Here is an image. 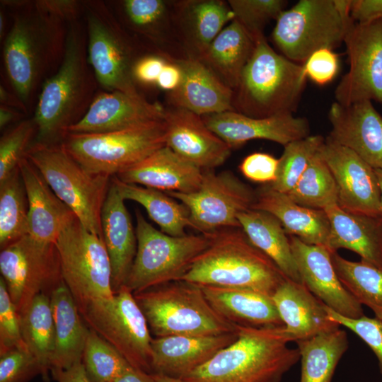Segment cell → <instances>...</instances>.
I'll return each instance as SVG.
<instances>
[{
  "label": "cell",
  "mask_w": 382,
  "mask_h": 382,
  "mask_svg": "<svg viewBox=\"0 0 382 382\" xmlns=\"http://www.w3.org/2000/svg\"><path fill=\"white\" fill-rule=\"evenodd\" d=\"M125 201L111 179L100 221L102 238L111 265L114 292L125 285L137 249L136 228Z\"/></svg>",
  "instance_id": "27"
},
{
  "label": "cell",
  "mask_w": 382,
  "mask_h": 382,
  "mask_svg": "<svg viewBox=\"0 0 382 382\" xmlns=\"http://www.w3.org/2000/svg\"><path fill=\"white\" fill-rule=\"evenodd\" d=\"M84 2L78 0H37L34 1V4L40 11L68 23L83 17Z\"/></svg>",
  "instance_id": "53"
},
{
  "label": "cell",
  "mask_w": 382,
  "mask_h": 382,
  "mask_svg": "<svg viewBox=\"0 0 382 382\" xmlns=\"http://www.w3.org/2000/svg\"><path fill=\"white\" fill-rule=\"evenodd\" d=\"M165 106L151 103L141 94L122 91L98 93L83 118L67 133H101L163 120Z\"/></svg>",
  "instance_id": "23"
},
{
  "label": "cell",
  "mask_w": 382,
  "mask_h": 382,
  "mask_svg": "<svg viewBox=\"0 0 382 382\" xmlns=\"http://www.w3.org/2000/svg\"><path fill=\"white\" fill-rule=\"evenodd\" d=\"M324 211L330 226L325 246L330 252L347 249L358 254L361 260L382 269V214L351 213L337 204Z\"/></svg>",
  "instance_id": "30"
},
{
  "label": "cell",
  "mask_w": 382,
  "mask_h": 382,
  "mask_svg": "<svg viewBox=\"0 0 382 382\" xmlns=\"http://www.w3.org/2000/svg\"><path fill=\"white\" fill-rule=\"evenodd\" d=\"M166 193L187 208L192 228L204 235L241 228L238 216L252 209L255 202V190L230 170H203L197 190Z\"/></svg>",
  "instance_id": "15"
},
{
  "label": "cell",
  "mask_w": 382,
  "mask_h": 382,
  "mask_svg": "<svg viewBox=\"0 0 382 382\" xmlns=\"http://www.w3.org/2000/svg\"><path fill=\"white\" fill-rule=\"evenodd\" d=\"M51 376L56 382H90L81 362L65 370L52 371Z\"/></svg>",
  "instance_id": "56"
},
{
  "label": "cell",
  "mask_w": 382,
  "mask_h": 382,
  "mask_svg": "<svg viewBox=\"0 0 382 382\" xmlns=\"http://www.w3.org/2000/svg\"><path fill=\"white\" fill-rule=\"evenodd\" d=\"M111 4L122 25L147 52L185 57L174 31L173 1L122 0Z\"/></svg>",
  "instance_id": "20"
},
{
  "label": "cell",
  "mask_w": 382,
  "mask_h": 382,
  "mask_svg": "<svg viewBox=\"0 0 382 382\" xmlns=\"http://www.w3.org/2000/svg\"><path fill=\"white\" fill-rule=\"evenodd\" d=\"M87 325L110 343L134 369L151 374V332L133 293L125 286L112 299L80 312Z\"/></svg>",
  "instance_id": "13"
},
{
  "label": "cell",
  "mask_w": 382,
  "mask_h": 382,
  "mask_svg": "<svg viewBox=\"0 0 382 382\" xmlns=\"http://www.w3.org/2000/svg\"><path fill=\"white\" fill-rule=\"evenodd\" d=\"M340 327L296 342L301 361L299 382H332L349 347L347 335Z\"/></svg>",
  "instance_id": "37"
},
{
  "label": "cell",
  "mask_w": 382,
  "mask_h": 382,
  "mask_svg": "<svg viewBox=\"0 0 382 382\" xmlns=\"http://www.w3.org/2000/svg\"><path fill=\"white\" fill-rule=\"evenodd\" d=\"M36 127L33 119L23 120L7 129L0 139V183L19 168L33 144Z\"/></svg>",
  "instance_id": "45"
},
{
  "label": "cell",
  "mask_w": 382,
  "mask_h": 382,
  "mask_svg": "<svg viewBox=\"0 0 382 382\" xmlns=\"http://www.w3.org/2000/svg\"><path fill=\"white\" fill-rule=\"evenodd\" d=\"M212 308L229 323L239 326H284L272 296L252 289L200 286Z\"/></svg>",
  "instance_id": "33"
},
{
  "label": "cell",
  "mask_w": 382,
  "mask_h": 382,
  "mask_svg": "<svg viewBox=\"0 0 382 382\" xmlns=\"http://www.w3.org/2000/svg\"><path fill=\"white\" fill-rule=\"evenodd\" d=\"M175 59L180 67L182 79L175 90L166 93L168 106L186 109L201 116L233 110V91L200 60Z\"/></svg>",
  "instance_id": "26"
},
{
  "label": "cell",
  "mask_w": 382,
  "mask_h": 382,
  "mask_svg": "<svg viewBox=\"0 0 382 382\" xmlns=\"http://www.w3.org/2000/svg\"><path fill=\"white\" fill-rule=\"evenodd\" d=\"M113 382H156L151 374L131 367Z\"/></svg>",
  "instance_id": "58"
},
{
  "label": "cell",
  "mask_w": 382,
  "mask_h": 382,
  "mask_svg": "<svg viewBox=\"0 0 382 382\" xmlns=\"http://www.w3.org/2000/svg\"><path fill=\"white\" fill-rule=\"evenodd\" d=\"M0 272L19 313L36 296H50L64 281L56 244L38 241L29 235L1 249Z\"/></svg>",
  "instance_id": "14"
},
{
  "label": "cell",
  "mask_w": 382,
  "mask_h": 382,
  "mask_svg": "<svg viewBox=\"0 0 382 382\" xmlns=\"http://www.w3.org/2000/svg\"><path fill=\"white\" fill-rule=\"evenodd\" d=\"M344 42L349 69L335 90L336 102L349 105L375 100L382 105V21L352 20Z\"/></svg>",
  "instance_id": "16"
},
{
  "label": "cell",
  "mask_w": 382,
  "mask_h": 382,
  "mask_svg": "<svg viewBox=\"0 0 382 382\" xmlns=\"http://www.w3.org/2000/svg\"><path fill=\"white\" fill-rule=\"evenodd\" d=\"M7 18L5 13V8L1 7L0 9V39L2 42V40L5 38L7 32L6 31V28Z\"/></svg>",
  "instance_id": "60"
},
{
  "label": "cell",
  "mask_w": 382,
  "mask_h": 382,
  "mask_svg": "<svg viewBox=\"0 0 382 382\" xmlns=\"http://www.w3.org/2000/svg\"><path fill=\"white\" fill-rule=\"evenodd\" d=\"M202 117L207 126L231 149L254 139L269 140L285 146L310 135L308 120L292 113L253 117L228 110Z\"/></svg>",
  "instance_id": "19"
},
{
  "label": "cell",
  "mask_w": 382,
  "mask_h": 382,
  "mask_svg": "<svg viewBox=\"0 0 382 382\" xmlns=\"http://www.w3.org/2000/svg\"><path fill=\"white\" fill-rule=\"evenodd\" d=\"M151 374L156 382H185L181 378H173L159 374Z\"/></svg>",
  "instance_id": "61"
},
{
  "label": "cell",
  "mask_w": 382,
  "mask_h": 382,
  "mask_svg": "<svg viewBox=\"0 0 382 382\" xmlns=\"http://www.w3.org/2000/svg\"><path fill=\"white\" fill-rule=\"evenodd\" d=\"M279 158L267 153L255 152L245 156L238 168L250 181L262 185L272 183L277 177Z\"/></svg>",
  "instance_id": "51"
},
{
  "label": "cell",
  "mask_w": 382,
  "mask_h": 382,
  "mask_svg": "<svg viewBox=\"0 0 382 382\" xmlns=\"http://www.w3.org/2000/svg\"><path fill=\"white\" fill-rule=\"evenodd\" d=\"M307 79L319 86L330 83L340 69L338 55L332 49L322 48L313 52L303 64Z\"/></svg>",
  "instance_id": "50"
},
{
  "label": "cell",
  "mask_w": 382,
  "mask_h": 382,
  "mask_svg": "<svg viewBox=\"0 0 382 382\" xmlns=\"http://www.w3.org/2000/svg\"><path fill=\"white\" fill-rule=\"evenodd\" d=\"M26 157L82 224L102 238L101 210L112 178L87 171L61 144H33Z\"/></svg>",
  "instance_id": "11"
},
{
  "label": "cell",
  "mask_w": 382,
  "mask_h": 382,
  "mask_svg": "<svg viewBox=\"0 0 382 382\" xmlns=\"http://www.w3.org/2000/svg\"><path fill=\"white\" fill-rule=\"evenodd\" d=\"M241 228L257 249L271 259L289 279L303 284L289 236L272 214L250 209L238 216Z\"/></svg>",
  "instance_id": "36"
},
{
  "label": "cell",
  "mask_w": 382,
  "mask_h": 382,
  "mask_svg": "<svg viewBox=\"0 0 382 382\" xmlns=\"http://www.w3.org/2000/svg\"><path fill=\"white\" fill-rule=\"evenodd\" d=\"M55 244L62 279L80 312L112 298L111 265L101 237L89 231L73 214Z\"/></svg>",
  "instance_id": "10"
},
{
  "label": "cell",
  "mask_w": 382,
  "mask_h": 382,
  "mask_svg": "<svg viewBox=\"0 0 382 382\" xmlns=\"http://www.w3.org/2000/svg\"><path fill=\"white\" fill-rule=\"evenodd\" d=\"M324 141L325 138L321 135L310 134L284 146V151L279 158L277 177L270 186L277 191L288 193Z\"/></svg>",
  "instance_id": "44"
},
{
  "label": "cell",
  "mask_w": 382,
  "mask_h": 382,
  "mask_svg": "<svg viewBox=\"0 0 382 382\" xmlns=\"http://www.w3.org/2000/svg\"><path fill=\"white\" fill-rule=\"evenodd\" d=\"M135 216L137 249L125 285L133 294L181 280L209 245L207 235L170 236L148 222L139 210Z\"/></svg>",
  "instance_id": "12"
},
{
  "label": "cell",
  "mask_w": 382,
  "mask_h": 382,
  "mask_svg": "<svg viewBox=\"0 0 382 382\" xmlns=\"http://www.w3.org/2000/svg\"><path fill=\"white\" fill-rule=\"evenodd\" d=\"M207 236L208 246L181 280L199 286L248 289L272 296L286 278L241 228L222 229Z\"/></svg>",
  "instance_id": "4"
},
{
  "label": "cell",
  "mask_w": 382,
  "mask_h": 382,
  "mask_svg": "<svg viewBox=\"0 0 382 382\" xmlns=\"http://www.w3.org/2000/svg\"><path fill=\"white\" fill-rule=\"evenodd\" d=\"M238 337L183 379L185 382H281L300 360L284 326L237 325Z\"/></svg>",
  "instance_id": "3"
},
{
  "label": "cell",
  "mask_w": 382,
  "mask_h": 382,
  "mask_svg": "<svg viewBox=\"0 0 382 382\" xmlns=\"http://www.w3.org/2000/svg\"><path fill=\"white\" fill-rule=\"evenodd\" d=\"M125 200L141 205L160 230L170 236L186 235V228H192L190 212L180 201L167 193L144 186L122 182L112 178Z\"/></svg>",
  "instance_id": "38"
},
{
  "label": "cell",
  "mask_w": 382,
  "mask_h": 382,
  "mask_svg": "<svg viewBox=\"0 0 382 382\" xmlns=\"http://www.w3.org/2000/svg\"><path fill=\"white\" fill-rule=\"evenodd\" d=\"M19 314L23 341L40 364L42 379L48 381L55 341L50 296L45 293L38 294Z\"/></svg>",
  "instance_id": "39"
},
{
  "label": "cell",
  "mask_w": 382,
  "mask_h": 382,
  "mask_svg": "<svg viewBox=\"0 0 382 382\" xmlns=\"http://www.w3.org/2000/svg\"><path fill=\"white\" fill-rule=\"evenodd\" d=\"M202 176V170L164 146L114 177L164 192L191 193L198 190Z\"/></svg>",
  "instance_id": "28"
},
{
  "label": "cell",
  "mask_w": 382,
  "mask_h": 382,
  "mask_svg": "<svg viewBox=\"0 0 382 382\" xmlns=\"http://www.w3.org/2000/svg\"><path fill=\"white\" fill-rule=\"evenodd\" d=\"M319 150L286 195L301 206L324 210L337 204V187L334 176Z\"/></svg>",
  "instance_id": "41"
},
{
  "label": "cell",
  "mask_w": 382,
  "mask_h": 382,
  "mask_svg": "<svg viewBox=\"0 0 382 382\" xmlns=\"http://www.w3.org/2000/svg\"><path fill=\"white\" fill-rule=\"evenodd\" d=\"M337 187V205L343 210L381 215V190L375 169L356 153L329 138L319 150Z\"/></svg>",
  "instance_id": "17"
},
{
  "label": "cell",
  "mask_w": 382,
  "mask_h": 382,
  "mask_svg": "<svg viewBox=\"0 0 382 382\" xmlns=\"http://www.w3.org/2000/svg\"><path fill=\"white\" fill-rule=\"evenodd\" d=\"M88 62L105 91L140 94L133 78L137 60L147 52L122 25L106 1L84 2Z\"/></svg>",
  "instance_id": "7"
},
{
  "label": "cell",
  "mask_w": 382,
  "mask_h": 382,
  "mask_svg": "<svg viewBox=\"0 0 382 382\" xmlns=\"http://www.w3.org/2000/svg\"><path fill=\"white\" fill-rule=\"evenodd\" d=\"M236 19L255 41L264 36V28L277 20L287 4L284 0H228Z\"/></svg>",
  "instance_id": "46"
},
{
  "label": "cell",
  "mask_w": 382,
  "mask_h": 382,
  "mask_svg": "<svg viewBox=\"0 0 382 382\" xmlns=\"http://www.w3.org/2000/svg\"><path fill=\"white\" fill-rule=\"evenodd\" d=\"M233 19L228 1H173L174 31L185 57L199 60L214 39Z\"/></svg>",
  "instance_id": "24"
},
{
  "label": "cell",
  "mask_w": 382,
  "mask_h": 382,
  "mask_svg": "<svg viewBox=\"0 0 382 382\" xmlns=\"http://www.w3.org/2000/svg\"><path fill=\"white\" fill-rule=\"evenodd\" d=\"M1 105H6L23 112H28V108L16 93H10L4 86H0Z\"/></svg>",
  "instance_id": "59"
},
{
  "label": "cell",
  "mask_w": 382,
  "mask_h": 382,
  "mask_svg": "<svg viewBox=\"0 0 382 382\" xmlns=\"http://www.w3.org/2000/svg\"><path fill=\"white\" fill-rule=\"evenodd\" d=\"M325 310L330 320L350 330L370 347L377 359L382 376V319L365 315L357 318H347L326 306Z\"/></svg>",
  "instance_id": "48"
},
{
  "label": "cell",
  "mask_w": 382,
  "mask_h": 382,
  "mask_svg": "<svg viewBox=\"0 0 382 382\" xmlns=\"http://www.w3.org/2000/svg\"><path fill=\"white\" fill-rule=\"evenodd\" d=\"M28 235V202L18 169L0 183L1 249Z\"/></svg>",
  "instance_id": "42"
},
{
  "label": "cell",
  "mask_w": 382,
  "mask_h": 382,
  "mask_svg": "<svg viewBox=\"0 0 382 382\" xmlns=\"http://www.w3.org/2000/svg\"><path fill=\"white\" fill-rule=\"evenodd\" d=\"M182 79V71L175 59L167 62L163 66L156 83V86L162 91L170 93L175 90Z\"/></svg>",
  "instance_id": "55"
},
{
  "label": "cell",
  "mask_w": 382,
  "mask_h": 382,
  "mask_svg": "<svg viewBox=\"0 0 382 382\" xmlns=\"http://www.w3.org/2000/svg\"><path fill=\"white\" fill-rule=\"evenodd\" d=\"M19 170L28 202V235L40 242L55 243L63 226L74 213L27 157L21 162Z\"/></svg>",
  "instance_id": "31"
},
{
  "label": "cell",
  "mask_w": 382,
  "mask_h": 382,
  "mask_svg": "<svg viewBox=\"0 0 382 382\" xmlns=\"http://www.w3.org/2000/svg\"><path fill=\"white\" fill-rule=\"evenodd\" d=\"M25 113L19 110L0 105V129H6L9 125L23 120Z\"/></svg>",
  "instance_id": "57"
},
{
  "label": "cell",
  "mask_w": 382,
  "mask_h": 382,
  "mask_svg": "<svg viewBox=\"0 0 382 382\" xmlns=\"http://www.w3.org/2000/svg\"><path fill=\"white\" fill-rule=\"evenodd\" d=\"M349 13L356 23L382 21V0H350Z\"/></svg>",
  "instance_id": "54"
},
{
  "label": "cell",
  "mask_w": 382,
  "mask_h": 382,
  "mask_svg": "<svg viewBox=\"0 0 382 382\" xmlns=\"http://www.w3.org/2000/svg\"><path fill=\"white\" fill-rule=\"evenodd\" d=\"M350 0H300L276 20L272 40L282 55L304 63L315 51L344 42Z\"/></svg>",
  "instance_id": "8"
},
{
  "label": "cell",
  "mask_w": 382,
  "mask_h": 382,
  "mask_svg": "<svg viewBox=\"0 0 382 382\" xmlns=\"http://www.w3.org/2000/svg\"><path fill=\"white\" fill-rule=\"evenodd\" d=\"M42 376L37 360L25 349H13L0 354V382H29Z\"/></svg>",
  "instance_id": "49"
},
{
  "label": "cell",
  "mask_w": 382,
  "mask_h": 382,
  "mask_svg": "<svg viewBox=\"0 0 382 382\" xmlns=\"http://www.w3.org/2000/svg\"><path fill=\"white\" fill-rule=\"evenodd\" d=\"M254 47L253 38L233 19L214 39L199 60L234 91Z\"/></svg>",
  "instance_id": "35"
},
{
  "label": "cell",
  "mask_w": 382,
  "mask_h": 382,
  "mask_svg": "<svg viewBox=\"0 0 382 382\" xmlns=\"http://www.w3.org/2000/svg\"><path fill=\"white\" fill-rule=\"evenodd\" d=\"M299 273L306 287L326 306L347 318L364 315L362 305L345 289L324 245L307 244L289 236Z\"/></svg>",
  "instance_id": "18"
},
{
  "label": "cell",
  "mask_w": 382,
  "mask_h": 382,
  "mask_svg": "<svg viewBox=\"0 0 382 382\" xmlns=\"http://www.w3.org/2000/svg\"><path fill=\"white\" fill-rule=\"evenodd\" d=\"M166 146L202 170H214L229 158L231 149L186 109L165 107Z\"/></svg>",
  "instance_id": "21"
},
{
  "label": "cell",
  "mask_w": 382,
  "mask_h": 382,
  "mask_svg": "<svg viewBox=\"0 0 382 382\" xmlns=\"http://www.w3.org/2000/svg\"><path fill=\"white\" fill-rule=\"evenodd\" d=\"M328 117L331 125L328 138L349 149L374 169L382 170V115L372 101L349 105L335 101Z\"/></svg>",
  "instance_id": "22"
},
{
  "label": "cell",
  "mask_w": 382,
  "mask_h": 382,
  "mask_svg": "<svg viewBox=\"0 0 382 382\" xmlns=\"http://www.w3.org/2000/svg\"><path fill=\"white\" fill-rule=\"evenodd\" d=\"M254 42L252 55L233 91V110L253 117L294 114L307 80L303 64L277 53L265 35Z\"/></svg>",
  "instance_id": "5"
},
{
  "label": "cell",
  "mask_w": 382,
  "mask_h": 382,
  "mask_svg": "<svg viewBox=\"0 0 382 382\" xmlns=\"http://www.w3.org/2000/svg\"><path fill=\"white\" fill-rule=\"evenodd\" d=\"M50 303L55 340L52 372L81 362L89 327L64 281L52 291Z\"/></svg>",
  "instance_id": "34"
},
{
  "label": "cell",
  "mask_w": 382,
  "mask_h": 382,
  "mask_svg": "<svg viewBox=\"0 0 382 382\" xmlns=\"http://www.w3.org/2000/svg\"><path fill=\"white\" fill-rule=\"evenodd\" d=\"M252 209L272 214L288 236H294L307 244L326 246L330 226L324 210L301 206L270 184L262 185L255 190V202Z\"/></svg>",
  "instance_id": "32"
},
{
  "label": "cell",
  "mask_w": 382,
  "mask_h": 382,
  "mask_svg": "<svg viewBox=\"0 0 382 382\" xmlns=\"http://www.w3.org/2000/svg\"><path fill=\"white\" fill-rule=\"evenodd\" d=\"M1 5L12 11L3 40L4 68L14 93L28 108L62 62L67 23L38 10L34 1L3 0Z\"/></svg>",
  "instance_id": "1"
},
{
  "label": "cell",
  "mask_w": 382,
  "mask_h": 382,
  "mask_svg": "<svg viewBox=\"0 0 382 382\" xmlns=\"http://www.w3.org/2000/svg\"><path fill=\"white\" fill-rule=\"evenodd\" d=\"M290 342L340 327L329 319L325 305L303 284L286 278L272 296Z\"/></svg>",
  "instance_id": "29"
},
{
  "label": "cell",
  "mask_w": 382,
  "mask_h": 382,
  "mask_svg": "<svg viewBox=\"0 0 382 382\" xmlns=\"http://www.w3.org/2000/svg\"><path fill=\"white\" fill-rule=\"evenodd\" d=\"M98 86L88 62L84 21L69 22L62 62L42 83L38 95L33 117V144H60L68 129L88 111Z\"/></svg>",
  "instance_id": "2"
},
{
  "label": "cell",
  "mask_w": 382,
  "mask_h": 382,
  "mask_svg": "<svg viewBox=\"0 0 382 382\" xmlns=\"http://www.w3.org/2000/svg\"><path fill=\"white\" fill-rule=\"evenodd\" d=\"M238 332L153 337L151 374L183 378L236 340Z\"/></svg>",
  "instance_id": "25"
},
{
  "label": "cell",
  "mask_w": 382,
  "mask_h": 382,
  "mask_svg": "<svg viewBox=\"0 0 382 382\" xmlns=\"http://www.w3.org/2000/svg\"><path fill=\"white\" fill-rule=\"evenodd\" d=\"M171 58L166 56L151 52L141 56L134 64L132 71L137 86H156L163 66Z\"/></svg>",
  "instance_id": "52"
},
{
  "label": "cell",
  "mask_w": 382,
  "mask_h": 382,
  "mask_svg": "<svg viewBox=\"0 0 382 382\" xmlns=\"http://www.w3.org/2000/svg\"><path fill=\"white\" fill-rule=\"evenodd\" d=\"M332 262L345 289L361 304L368 306L375 317L382 319V269L365 261L348 260L337 252Z\"/></svg>",
  "instance_id": "40"
},
{
  "label": "cell",
  "mask_w": 382,
  "mask_h": 382,
  "mask_svg": "<svg viewBox=\"0 0 382 382\" xmlns=\"http://www.w3.org/2000/svg\"><path fill=\"white\" fill-rule=\"evenodd\" d=\"M133 295L154 337L216 335L237 331V325L212 308L197 284L173 281Z\"/></svg>",
  "instance_id": "6"
},
{
  "label": "cell",
  "mask_w": 382,
  "mask_h": 382,
  "mask_svg": "<svg viewBox=\"0 0 382 382\" xmlns=\"http://www.w3.org/2000/svg\"><path fill=\"white\" fill-rule=\"evenodd\" d=\"M62 148L87 171L112 178L166 146L164 120L101 133H67Z\"/></svg>",
  "instance_id": "9"
},
{
  "label": "cell",
  "mask_w": 382,
  "mask_h": 382,
  "mask_svg": "<svg viewBox=\"0 0 382 382\" xmlns=\"http://www.w3.org/2000/svg\"><path fill=\"white\" fill-rule=\"evenodd\" d=\"M375 172L378 178V185L381 190V206H382V170L375 169Z\"/></svg>",
  "instance_id": "62"
},
{
  "label": "cell",
  "mask_w": 382,
  "mask_h": 382,
  "mask_svg": "<svg viewBox=\"0 0 382 382\" xmlns=\"http://www.w3.org/2000/svg\"><path fill=\"white\" fill-rule=\"evenodd\" d=\"M81 363L90 382H113L132 367L119 351L90 328Z\"/></svg>",
  "instance_id": "43"
},
{
  "label": "cell",
  "mask_w": 382,
  "mask_h": 382,
  "mask_svg": "<svg viewBox=\"0 0 382 382\" xmlns=\"http://www.w3.org/2000/svg\"><path fill=\"white\" fill-rule=\"evenodd\" d=\"M13 349L28 350L22 336L20 314L0 277V354Z\"/></svg>",
  "instance_id": "47"
}]
</instances>
